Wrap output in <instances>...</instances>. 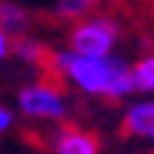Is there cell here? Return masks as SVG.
<instances>
[{
    "instance_id": "obj_1",
    "label": "cell",
    "mask_w": 154,
    "mask_h": 154,
    "mask_svg": "<svg viewBox=\"0 0 154 154\" xmlns=\"http://www.w3.org/2000/svg\"><path fill=\"white\" fill-rule=\"evenodd\" d=\"M51 67L67 87L87 98L121 101L134 93L132 65L121 56H87L73 48H62L51 53Z\"/></svg>"
},
{
    "instance_id": "obj_2",
    "label": "cell",
    "mask_w": 154,
    "mask_h": 154,
    "mask_svg": "<svg viewBox=\"0 0 154 154\" xmlns=\"http://www.w3.org/2000/svg\"><path fill=\"white\" fill-rule=\"evenodd\" d=\"M121 45V23L109 14H87L73 23L67 34V48L87 56H112Z\"/></svg>"
},
{
    "instance_id": "obj_3",
    "label": "cell",
    "mask_w": 154,
    "mask_h": 154,
    "mask_svg": "<svg viewBox=\"0 0 154 154\" xmlns=\"http://www.w3.org/2000/svg\"><path fill=\"white\" fill-rule=\"evenodd\" d=\"M17 109L28 121L62 123L70 112L67 93L53 81H31L17 93Z\"/></svg>"
},
{
    "instance_id": "obj_4",
    "label": "cell",
    "mask_w": 154,
    "mask_h": 154,
    "mask_svg": "<svg viewBox=\"0 0 154 154\" xmlns=\"http://www.w3.org/2000/svg\"><path fill=\"white\" fill-rule=\"evenodd\" d=\"M123 134L126 137H134L140 143H149L154 149V95L140 98V101H132L123 112Z\"/></svg>"
},
{
    "instance_id": "obj_5",
    "label": "cell",
    "mask_w": 154,
    "mask_h": 154,
    "mask_svg": "<svg viewBox=\"0 0 154 154\" xmlns=\"http://www.w3.org/2000/svg\"><path fill=\"white\" fill-rule=\"evenodd\" d=\"M51 151L53 154H101V143L93 132L81 129V126L62 123L51 134Z\"/></svg>"
},
{
    "instance_id": "obj_6",
    "label": "cell",
    "mask_w": 154,
    "mask_h": 154,
    "mask_svg": "<svg viewBox=\"0 0 154 154\" xmlns=\"http://www.w3.org/2000/svg\"><path fill=\"white\" fill-rule=\"evenodd\" d=\"M0 25H3V31L11 39H20V37H28V34H31L34 17H31V11L23 3L0 0Z\"/></svg>"
},
{
    "instance_id": "obj_7",
    "label": "cell",
    "mask_w": 154,
    "mask_h": 154,
    "mask_svg": "<svg viewBox=\"0 0 154 154\" xmlns=\"http://www.w3.org/2000/svg\"><path fill=\"white\" fill-rule=\"evenodd\" d=\"M132 81L134 93H154V51L132 62Z\"/></svg>"
},
{
    "instance_id": "obj_8",
    "label": "cell",
    "mask_w": 154,
    "mask_h": 154,
    "mask_svg": "<svg viewBox=\"0 0 154 154\" xmlns=\"http://www.w3.org/2000/svg\"><path fill=\"white\" fill-rule=\"evenodd\" d=\"M93 8H95V0H53V14L67 23H76L81 17L93 14Z\"/></svg>"
},
{
    "instance_id": "obj_9",
    "label": "cell",
    "mask_w": 154,
    "mask_h": 154,
    "mask_svg": "<svg viewBox=\"0 0 154 154\" xmlns=\"http://www.w3.org/2000/svg\"><path fill=\"white\" fill-rule=\"evenodd\" d=\"M11 53H14L20 62H25V65H39V62L45 59V45H42L39 39H34L31 34H28V37L14 39Z\"/></svg>"
},
{
    "instance_id": "obj_10",
    "label": "cell",
    "mask_w": 154,
    "mask_h": 154,
    "mask_svg": "<svg viewBox=\"0 0 154 154\" xmlns=\"http://www.w3.org/2000/svg\"><path fill=\"white\" fill-rule=\"evenodd\" d=\"M11 126H14V112L8 109V106H3V104H0V134H3V132H8Z\"/></svg>"
},
{
    "instance_id": "obj_11",
    "label": "cell",
    "mask_w": 154,
    "mask_h": 154,
    "mask_svg": "<svg viewBox=\"0 0 154 154\" xmlns=\"http://www.w3.org/2000/svg\"><path fill=\"white\" fill-rule=\"evenodd\" d=\"M11 48H14V39L8 37V34L3 31V25H0V62H3L8 53H11Z\"/></svg>"
}]
</instances>
